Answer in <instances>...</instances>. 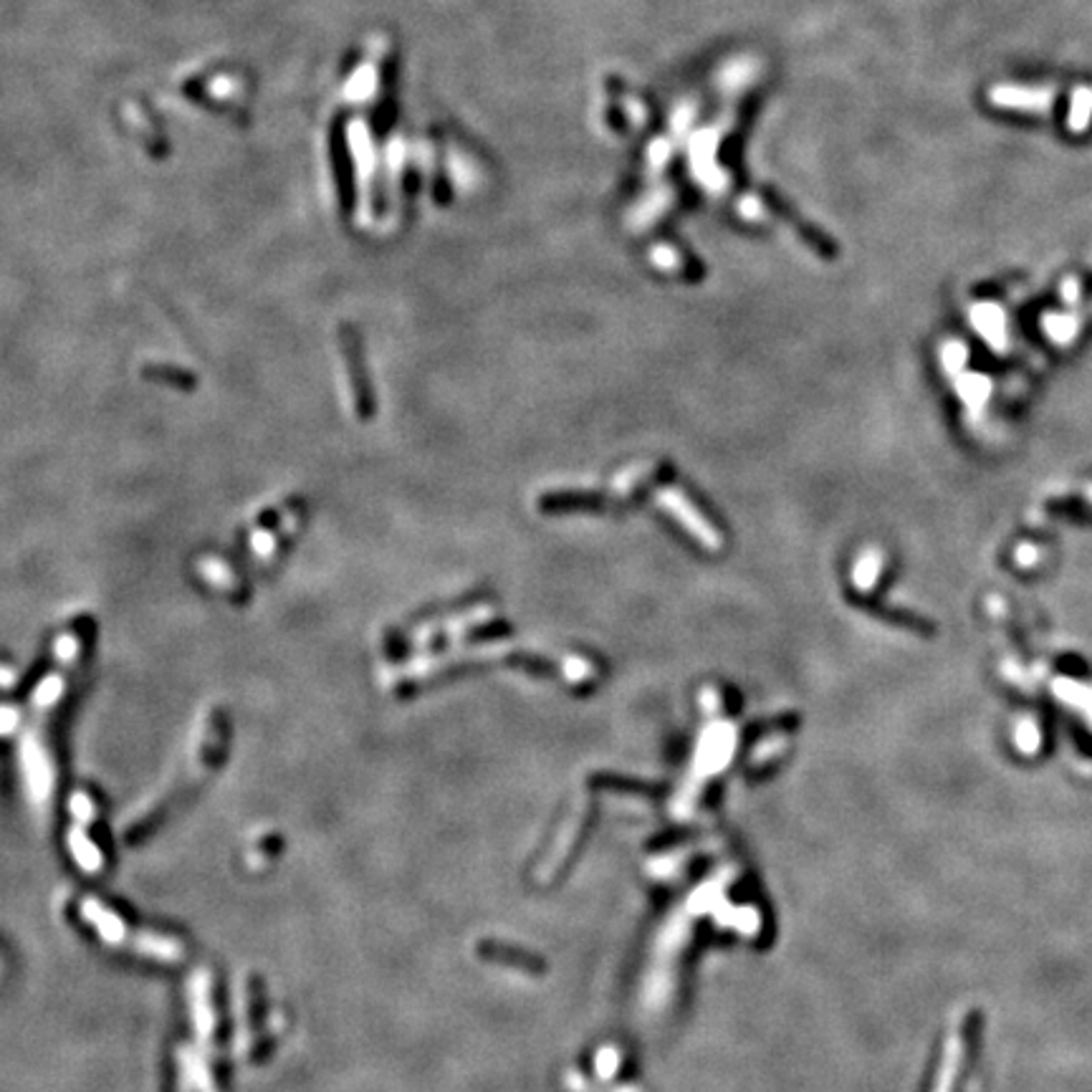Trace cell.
Instances as JSON below:
<instances>
[{
    "mask_svg": "<svg viewBox=\"0 0 1092 1092\" xmlns=\"http://www.w3.org/2000/svg\"><path fill=\"white\" fill-rule=\"evenodd\" d=\"M592 667H594L592 663L582 661V658H569V661H564L566 678H569V681H574V683L589 681V678H592V673H594Z\"/></svg>",
    "mask_w": 1092,
    "mask_h": 1092,
    "instance_id": "cell-3",
    "label": "cell"
},
{
    "mask_svg": "<svg viewBox=\"0 0 1092 1092\" xmlns=\"http://www.w3.org/2000/svg\"><path fill=\"white\" fill-rule=\"evenodd\" d=\"M883 552L880 549H870V552H865L860 559H857L855 569H852V582H855V589L857 592H868V589H872L877 582V577H880V572H883Z\"/></svg>",
    "mask_w": 1092,
    "mask_h": 1092,
    "instance_id": "cell-2",
    "label": "cell"
},
{
    "mask_svg": "<svg viewBox=\"0 0 1092 1092\" xmlns=\"http://www.w3.org/2000/svg\"><path fill=\"white\" fill-rule=\"evenodd\" d=\"M658 504H661L663 508H665V511L670 513L683 529H686V532H690V536H693L703 549H711V552L721 549V541H723L721 533L715 532L714 526L708 524L701 513L695 511V506L690 504L678 488H663V491L658 493Z\"/></svg>",
    "mask_w": 1092,
    "mask_h": 1092,
    "instance_id": "cell-1",
    "label": "cell"
}]
</instances>
